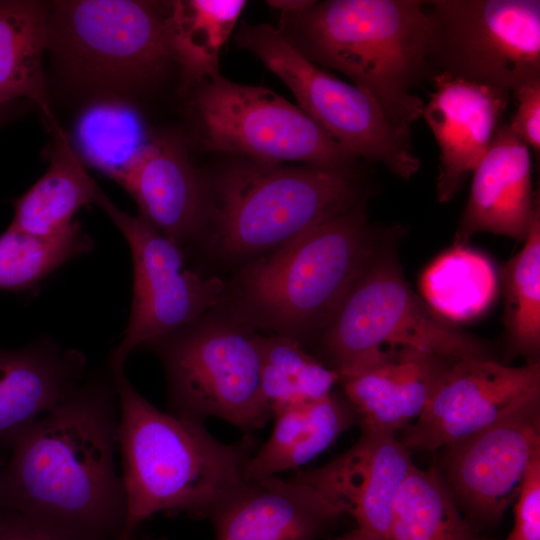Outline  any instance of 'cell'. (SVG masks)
<instances>
[{
  "mask_svg": "<svg viewBox=\"0 0 540 540\" xmlns=\"http://www.w3.org/2000/svg\"><path fill=\"white\" fill-rule=\"evenodd\" d=\"M109 372L84 379L54 410L0 438L10 449L3 509L57 540H119L125 527L115 461L119 403Z\"/></svg>",
  "mask_w": 540,
  "mask_h": 540,
  "instance_id": "obj_1",
  "label": "cell"
},
{
  "mask_svg": "<svg viewBox=\"0 0 540 540\" xmlns=\"http://www.w3.org/2000/svg\"><path fill=\"white\" fill-rule=\"evenodd\" d=\"M119 403L118 447L126 496V522L119 540L161 511L208 517L245 480L256 440L244 434L225 444L203 421L164 413L130 383L124 370L112 372Z\"/></svg>",
  "mask_w": 540,
  "mask_h": 540,
  "instance_id": "obj_2",
  "label": "cell"
},
{
  "mask_svg": "<svg viewBox=\"0 0 540 540\" xmlns=\"http://www.w3.org/2000/svg\"><path fill=\"white\" fill-rule=\"evenodd\" d=\"M364 205L254 258L226 283L219 306L247 327L301 343L317 337L358 279L381 235Z\"/></svg>",
  "mask_w": 540,
  "mask_h": 540,
  "instance_id": "obj_3",
  "label": "cell"
},
{
  "mask_svg": "<svg viewBox=\"0 0 540 540\" xmlns=\"http://www.w3.org/2000/svg\"><path fill=\"white\" fill-rule=\"evenodd\" d=\"M281 33L314 64L350 78L411 137L425 103L412 90L431 80L428 15L423 0L315 1L284 14Z\"/></svg>",
  "mask_w": 540,
  "mask_h": 540,
  "instance_id": "obj_4",
  "label": "cell"
},
{
  "mask_svg": "<svg viewBox=\"0 0 540 540\" xmlns=\"http://www.w3.org/2000/svg\"><path fill=\"white\" fill-rule=\"evenodd\" d=\"M201 236L211 254L248 262L337 215L365 204L353 166H288L245 160L206 180ZM200 236V237H201Z\"/></svg>",
  "mask_w": 540,
  "mask_h": 540,
  "instance_id": "obj_5",
  "label": "cell"
},
{
  "mask_svg": "<svg viewBox=\"0 0 540 540\" xmlns=\"http://www.w3.org/2000/svg\"><path fill=\"white\" fill-rule=\"evenodd\" d=\"M170 2L69 0L47 3L46 51L90 103L123 101L156 83L175 60Z\"/></svg>",
  "mask_w": 540,
  "mask_h": 540,
  "instance_id": "obj_6",
  "label": "cell"
},
{
  "mask_svg": "<svg viewBox=\"0 0 540 540\" xmlns=\"http://www.w3.org/2000/svg\"><path fill=\"white\" fill-rule=\"evenodd\" d=\"M400 230L382 232L368 264L317 336L339 375L390 350L416 349L450 361L491 357L486 342L442 318L412 290L397 255Z\"/></svg>",
  "mask_w": 540,
  "mask_h": 540,
  "instance_id": "obj_7",
  "label": "cell"
},
{
  "mask_svg": "<svg viewBox=\"0 0 540 540\" xmlns=\"http://www.w3.org/2000/svg\"><path fill=\"white\" fill-rule=\"evenodd\" d=\"M167 380L171 413L218 417L244 434L272 417L260 389V334L215 308L151 343Z\"/></svg>",
  "mask_w": 540,
  "mask_h": 540,
  "instance_id": "obj_8",
  "label": "cell"
},
{
  "mask_svg": "<svg viewBox=\"0 0 540 540\" xmlns=\"http://www.w3.org/2000/svg\"><path fill=\"white\" fill-rule=\"evenodd\" d=\"M237 45L254 54L293 93L299 108L355 157L381 163L408 180L420 168L411 137L401 133L363 89L307 59L281 31L242 23Z\"/></svg>",
  "mask_w": 540,
  "mask_h": 540,
  "instance_id": "obj_9",
  "label": "cell"
},
{
  "mask_svg": "<svg viewBox=\"0 0 540 540\" xmlns=\"http://www.w3.org/2000/svg\"><path fill=\"white\" fill-rule=\"evenodd\" d=\"M426 11L432 77L509 94L540 78L539 0H432Z\"/></svg>",
  "mask_w": 540,
  "mask_h": 540,
  "instance_id": "obj_10",
  "label": "cell"
},
{
  "mask_svg": "<svg viewBox=\"0 0 540 540\" xmlns=\"http://www.w3.org/2000/svg\"><path fill=\"white\" fill-rule=\"evenodd\" d=\"M192 108L199 139L208 150L262 163L318 167L353 166L357 159L298 106L265 87L218 74L199 84Z\"/></svg>",
  "mask_w": 540,
  "mask_h": 540,
  "instance_id": "obj_11",
  "label": "cell"
},
{
  "mask_svg": "<svg viewBox=\"0 0 540 540\" xmlns=\"http://www.w3.org/2000/svg\"><path fill=\"white\" fill-rule=\"evenodd\" d=\"M128 243L133 294L128 325L108 359L110 371L124 370L131 353L194 322L223 300L226 282L185 265L184 250L141 215L118 208L101 190L96 204Z\"/></svg>",
  "mask_w": 540,
  "mask_h": 540,
  "instance_id": "obj_12",
  "label": "cell"
},
{
  "mask_svg": "<svg viewBox=\"0 0 540 540\" xmlns=\"http://www.w3.org/2000/svg\"><path fill=\"white\" fill-rule=\"evenodd\" d=\"M540 402V362L512 367L492 357L453 362L420 416L399 440L435 452Z\"/></svg>",
  "mask_w": 540,
  "mask_h": 540,
  "instance_id": "obj_13",
  "label": "cell"
},
{
  "mask_svg": "<svg viewBox=\"0 0 540 540\" xmlns=\"http://www.w3.org/2000/svg\"><path fill=\"white\" fill-rule=\"evenodd\" d=\"M442 449L439 473L462 513L496 524L540 455V402Z\"/></svg>",
  "mask_w": 540,
  "mask_h": 540,
  "instance_id": "obj_14",
  "label": "cell"
},
{
  "mask_svg": "<svg viewBox=\"0 0 540 540\" xmlns=\"http://www.w3.org/2000/svg\"><path fill=\"white\" fill-rule=\"evenodd\" d=\"M346 515L318 468L244 481L208 515L215 540H316Z\"/></svg>",
  "mask_w": 540,
  "mask_h": 540,
  "instance_id": "obj_15",
  "label": "cell"
},
{
  "mask_svg": "<svg viewBox=\"0 0 540 540\" xmlns=\"http://www.w3.org/2000/svg\"><path fill=\"white\" fill-rule=\"evenodd\" d=\"M434 91L422 117L438 144L437 199L449 202L489 149L509 93L447 74L430 80Z\"/></svg>",
  "mask_w": 540,
  "mask_h": 540,
  "instance_id": "obj_16",
  "label": "cell"
},
{
  "mask_svg": "<svg viewBox=\"0 0 540 540\" xmlns=\"http://www.w3.org/2000/svg\"><path fill=\"white\" fill-rule=\"evenodd\" d=\"M139 215L182 250L201 236L207 213L206 181L174 136L149 138L120 182Z\"/></svg>",
  "mask_w": 540,
  "mask_h": 540,
  "instance_id": "obj_17",
  "label": "cell"
},
{
  "mask_svg": "<svg viewBox=\"0 0 540 540\" xmlns=\"http://www.w3.org/2000/svg\"><path fill=\"white\" fill-rule=\"evenodd\" d=\"M455 361L416 349L390 350L339 375L360 428L396 434L425 410Z\"/></svg>",
  "mask_w": 540,
  "mask_h": 540,
  "instance_id": "obj_18",
  "label": "cell"
},
{
  "mask_svg": "<svg viewBox=\"0 0 540 540\" xmlns=\"http://www.w3.org/2000/svg\"><path fill=\"white\" fill-rule=\"evenodd\" d=\"M472 173L454 244L465 245L480 232L525 241L539 202L532 191L529 148L508 124L498 126L488 151Z\"/></svg>",
  "mask_w": 540,
  "mask_h": 540,
  "instance_id": "obj_19",
  "label": "cell"
},
{
  "mask_svg": "<svg viewBox=\"0 0 540 540\" xmlns=\"http://www.w3.org/2000/svg\"><path fill=\"white\" fill-rule=\"evenodd\" d=\"M360 429L352 447L318 469L357 528L389 540L393 504L414 463L396 434Z\"/></svg>",
  "mask_w": 540,
  "mask_h": 540,
  "instance_id": "obj_20",
  "label": "cell"
},
{
  "mask_svg": "<svg viewBox=\"0 0 540 540\" xmlns=\"http://www.w3.org/2000/svg\"><path fill=\"white\" fill-rule=\"evenodd\" d=\"M86 357L50 338L17 348L0 347V438L46 415L85 379Z\"/></svg>",
  "mask_w": 540,
  "mask_h": 540,
  "instance_id": "obj_21",
  "label": "cell"
},
{
  "mask_svg": "<svg viewBox=\"0 0 540 540\" xmlns=\"http://www.w3.org/2000/svg\"><path fill=\"white\" fill-rule=\"evenodd\" d=\"M272 417V433L248 460L245 481L273 477L307 463L344 431L358 424V417L347 400L333 393L280 408Z\"/></svg>",
  "mask_w": 540,
  "mask_h": 540,
  "instance_id": "obj_22",
  "label": "cell"
},
{
  "mask_svg": "<svg viewBox=\"0 0 540 540\" xmlns=\"http://www.w3.org/2000/svg\"><path fill=\"white\" fill-rule=\"evenodd\" d=\"M53 150L46 172L15 201L9 227L48 237L67 230L83 206L96 204L101 191L85 169L68 135L51 126Z\"/></svg>",
  "mask_w": 540,
  "mask_h": 540,
  "instance_id": "obj_23",
  "label": "cell"
},
{
  "mask_svg": "<svg viewBox=\"0 0 540 540\" xmlns=\"http://www.w3.org/2000/svg\"><path fill=\"white\" fill-rule=\"evenodd\" d=\"M47 2L0 1V106L28 98L50 126L56 122L42 65L46 51Z\"/></svg>",
  "mask_w": 540,
  "mask_h": 540,
  "instance_id": "obj_24",
  "label": "cell"
},
{
  "mask_svg": "<svg viewBox=\"0 0 540 540\" xmlns=\"http://www.w3.org/2000/svg\"><path fill=\"white\" fill-rule=\"evenodd\" d=\"M419 286L427 305L455 324L471 321L487 311L496 298L498 278L485 255L455 245L425 268Z\"/></svg>",
  "mask_w": 540,
  "mask_h": 540,
  "instance_id": "obj_25",
  "label": "cell"
},
{
  "mask_svg": "<svg viewBox=\"0 0 540 540\" xmlns=\"http://www.w3.org/2000/svg\"><path fill=\"white\" fill-rule=\"evenodd\" d=\"M245 6L244 0L170 2L175 60L187 84L199 85L219 74L220 51Z\"/></svg>",
  "mask_w": 540,
  "mask_h": 540,
  "instance_id": "obj_26",
  "label": "cell"
},
{
  "mask_svg": "<svg viewBox=\"0 0 540 540\" xmlns=\"http://www.w3.org/2000/svg\"><path fill=\"white\" fill-rule=\"evenodd\" d=\"M389 540H485L456 504L439 470L415 464L393 504Z\"/></svg>",
  "mask_w": 540,
  "mask_h": 540,
  "instance_id": "obj_27",
  "label": "cell"
},
{
  "mask_svg": "<svg viewBox=\"0 0 540 540\" xmlns=\"http://www.w3.org/2000/svg\"><path fill=\"white\" fill-rule=\"evenodd\" d=\"M260 389L264 404L274 411L323 398L332 393L339 373L308 353L298 341L260 334Z\"/></svg>",
  "mask_w": 540,
  "mask_h": 540,
  "instance_id": "obj_28",
  "label": "cell"
},
{
  "mask_svg": "<svg viewBox=\"0 0 540 540\" xmlns=\"http://www.w3.org/2000/svg\"><path fill=\"white\" fill-rule=\"evenodd\" d=\"M523 248L503 267L504 327L511 352L527 362L540 352V209H536Z\"/></svg>",
  "mask_w": 540,
  "mask_h": 540,
  "instance_id": "obj_29",
  "label": "cell"
},
{
  "mask_svg": "<svg viewBox=\"0 0 540 540\" xmlns=\"http://www.w3.org/2000/svg\"><path fill=\"white\" fill-rule=\"evenodd\" d=\"M75 135V150L83 163L117 183L148 141L142 136L139 119L132 107L123 101L90 103L78 118Z\"/></svg>",
  "mask_w": 540,
  "mask_h": 540,
  "instance_id": "obj_30",
  "label": "cell"
},
{
  "mask_svg": "<svg viewBox=\"0 0 540 540\" xmlns=\"http://www.w3.org/2000/svg\"><path fill=\"white\" fill-rule=\"evenodd\" d=\"M93 247L92 238L76 222L48 237L8 227L0 235V290H29L62 264Z\"/></svg>",
  "mask_w": 540,
  "mask_h": 540,
  "instance_id": "obj_31",
  "label": "cell"
},
{
  "mask_svg": "<svg viewBox=\"0 0 540 540\" xmlns=\"http://www.w3.org/2000/svg\"><path fill=\"white\" fill-rule=\"evenodd\" d=\"M514 503V526L506 540H540V455L531 463Z\"/></svg>",
  "mask_w": 540,
  "mask_h": 540,
  "instance_id": "obj_32",
  "label": "cell"
},
{
  "mask_svg": "<svg viewBox=\"0 0 540 540\" xmlns=\"http://www.w3.org/2000/svg\"><path fill=\"white\" fill-rule=\"evenodd\" d=\"M512 93L517 102V108L508 126L539 157L540 78L521 85Z\"/></svg>",
  "mask_w": 540,
  "mask_h": 540,
  "instance_id": "obj_33",
  "label": "cell"
},
{
  "mask_svg": "<svg viewBox=\"0 0 540 540\" xmlns=\"http://www.w3.org/2000/svg\"><path fill=\"white\" fill-rule=\"evenodd\" d=\"M0 540H57L44 533L22 516L2 510L0 515Z\"/></svg>",
  "mask_w": 540,
  "mask_h": 540,
  "instance_id": "obj_34",
  "label": "cell"
},
{
  "mask_svg": "<svg viewBox=\"0 0 540 540\" xmlns=\"http://www.w3.org/2000/svg\"><path fill=\"white\" fill-rule=\"evenodd\" d=\"M315 1L308 0H271L267 1L272 8L284 14H297L309 8Z\"/></svg>",
  "mask_w": 540,
  "mask_h": 540,
  "instance_id": "obj_35",
  "label": "cell"
},
{
  "mask_svg": "<svg viewBox=\"0 0 540 540\" xmlns=\"http://www.w3.org/2000/svg\"><path fill=\"white\" fill-rule=\"evenodd\" d=\"M333 540H383V539L377 536H374L368 532H365L359 528H356L352 532Z\"/></svg>",
  "mask_w": 540,
  "mask_h": 540,
  "instance_id": "obj_36",
  "label": "cell"
},
{
  "mask_svg": "<svg viewBox=\"0 0 540 540\" xmlns=\"http://www.w3.org/2000/svg\"><path fill=\"white\" fill-rule=\"evenodd\" d=\"M6 459L0 454V515L2 513V475L5 466Z\"/></svg>",
  "mask_w": 540,
  "mask_h": 540,
  "instance_id": "obj_37",
  "label": "cell"
}]
</instances>
